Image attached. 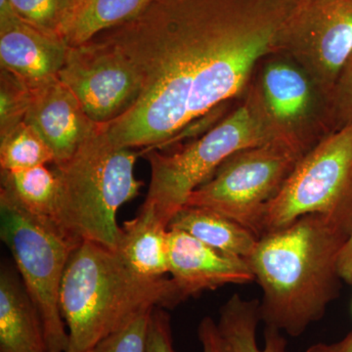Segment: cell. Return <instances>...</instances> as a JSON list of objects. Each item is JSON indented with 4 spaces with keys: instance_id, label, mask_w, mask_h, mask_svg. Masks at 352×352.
Wrapping results in <instances>:
<instances>
[{
    "instance_id": "cell-29",
    "label": "cell",
    "mask_w": 352,
    "mask_h": 352,
    "mask_svg": "<svg viewBox=\"0 0 352 352\" xmlns=\"http://www.w3.org/2000/svg\"><path fill=\"white\" fill-rule=\"evenodd\" d=\"M305 352H352V330L339 342L332 344L318 342L308 347Z\"/></svg>"
},
{
    "instance_id": "cell-20",
    "label": "cell",
    "mask_w": 352,
    "mask_h": 352,
    "mask_svg": "<svg viewBox=\"0 0 352 352\" xmlns=\"http://www.w3.org/2000/svg\"><path fill=\"white\" fill-rule=\"evenodd\" d=\"M266 98L271 112L282 120L300 117L307 108L308 85L305 76L287 65L270 67L264 76Z\"/></svg>"
},
{
    "instance_id": "cell-22",
    "label": "cell",
    "mask_w": 352,
    "mask_h": 352,
    "mask_svg": "<svg viewBox=\"0 0 352 352\" xmlns=\"http://www.w3.org/2000/svg\"><path fill=\"white\" fill-rule=\"evenodd\" d=\"M16 15L39 31L63 39L76 0H9ZM64 41V39H63Z\"/></svg>"
},
{
    "instance_id": "cell-6",
    "label": "cell",
    "mask_w": 352,
    "mask_h": 352,
    "mask_svg": "<svg viewBox=\"0 0 352 352\" xmlns=\"http://www.w3.org/2000/svg\"><path fill=\"white\" fill-rule=\"evenodd\" d=\"M268 134L251 109L241 107L201 138L171 154L140 150L151 178L142 206L152 208L166 226L190 195L208 182L229 157L267 144Z\"/></svg>"
},
{
    "instance_id": "cell-28",
    "label": "cell",
    "mask_w": 352,
    "mask_h": 352,
    "mask_svg": "<svg viewBox=\"0 0 352 352\" xmlns=\"http://www.w3.org/2000/svg\"><path fill=\"white\" fill-rule=\"evenodd\" d=\"M339 272L342 281L352 285V230L340 252Z\"/></svg>"
},
{
    "instance_id": "cell-16",
    "label": "cell",
    "mask_w": 352,
    "mask_h": 352,
    "mask_svg": "<svg viewBox=\"0 0 352 352\" xmlns=\"http://www.w3.org/2000/svg\"><path fill=\"white\" fill-rule=\"evenodd\" d=\"M189 234L219 251L249 259L259 238L247 227L210 208L185 205L168 226Z\"/></svg>"
},
{
    "instance_id": "cell-2",
    "label": "cell",
    "mask_w": 352,
    "mask_h": 352,
    "mask_svg": "<svg viewBox=\"0 0 352 352\" xmlns=\"http://www.w3.org/2000/svg\"><path fill=\"white\" fill-rule=\"evenodd\" d=\"M352 230V204L312 214L259 237L248 259L261 289L265 327L298 337L340 296V252Z\"/></svg>"
},
{
    "instance_id": "cell-17",
    "label": "cell",
    "mask_w": 352,
    "mask_h": 352,
    "mask_svg": "<svg viewBox=\"0 0 352 352\" xmlns=\"http://www.w3.org/2000/svg\"><path fill=\"white\" fill-rule=\"evenodd\" d=\"M261 321L259 300H248L234 294L220 308L217 325L233 352H288L282 332L270 327L264 331L265 344L259 349L256 331Z\"/></svg>"
},
{
    "instance_id": "cell-13",
    "label": "cell",
    "mask_w": 352,
    "mask_h": 352,
    "mask_svg": "<svg viewBox=\"0 0 352 352\" xmlns=\"http://www.w3.org/2000/svg\"><path fill=\"white\" fill-rule=\"evenodd\" d=\"M25 122L50 146L54 155L53 164L69 160L100 126L88 117L80 101L59 78L31 90Z\"/></svg>"
},
{
    "instance_id": "cell-18",
    "label": "cell",
    "mask_w": 352,
    "mask_h": 352,
    "mask_svg": "<svg viewBox=\"0 0 352 352\" xmlns=\"http://www.w3.org/2000/svg\"><path fill=\"white\" fill-rule=\"evenodd\" d=\"M152 0H76L63 39L68 47L82 45L102 32L124 24Z\"/></svg>"
},
{
    "instance_id": "cell-27",
    "label": "cell",
    "mask_w": 352,
    "mask_h": 352,
    "mask_svg": "<svg viewBox=\"0 0 352 352\" xmlns=\"http://www.w3.org/2000/svg\"><path fill=\"white\" fill-rule=\"evenodd\" d=\"M340 105L349 124L352 122V53L340 73Z\"/></svg>"
},
{
    "instance_id": "cell-10",
    "label": "cell",
    "mask_w": 352,
    "mask_h": 352,
    "mask_svg": "<svg viewBox=\"0 0 352 352\" xmlns=\"http://www.w3.org/2000/svg\"><path fill=\"white\" fill-rule=\"evenodd\" d=\"M283 43L311 52L322 73L337 78L352 53V0H298Z\"/></svg>"
},
{
    "instance_id": "cell-21",
    "label": "cell",
    "mask_w": 352,
    "mask_h": 352,
    "mask_svg": "<svg viewBox=\"0 0 352 352\" xmlns=\"http://www.w3.org/2000/svg\"><path fill=\"white\" fill-rule=\"evenodd\" d=\"M47 164H54V155L38 132L27 122L0 134L1 171L27 170Z\"/></svg>"
},
{
    "instance_id": "cell-25",
    "label": "cell",
    "mask_w": 352,
    "mask_h": 352,
    "mask_svg": "<svg viewBox=\"0 0 352 352\" xmlns=\"http://www.w3.org/2000/svg\"><path fill=\"white\" fill-rule=\"evenodd\" d=\"M145 352H175L170 317L164 308H154L150 314L146 333Z\"/></svg>"
},
{
    "instance_id": "cell-4",
    "label": "cell",
    "mask_w": 352,
    "mask_h": 352,
    "mask_svg": "<svg viewBox=\"0 0 352 352\" xmlns=\"http://www.w3.org/2000/svg\"><path fill=\"white\" fill-rule=\"evenodd\" d=\"M139 156L140 151L113 143L100 126L69 160L53 164L59 180L58 226L78 242L116 251L118 212L142 186L134 176Z\"/></svg>"
},
{
    "instance_id": "cell-5",
    "label": "cell",
    "mask_w": 352,
    "mask_h": 352,
    "mask_svg": "<svg viewBox=\"0 0 352 352\" xmlns=\"http://www.w3.org/2000/svg\"><path fill=\"white\" fill-rule=\"evenodd\" d=\"M0 238L43 319L48 352H67L69 335L60 309L65 270L78 242L55 220L32 214L0 190Z\"/></svg>"
},
{
    "instance_id": "cell-15",
    "label": "cell",
    "mask_w": 352,
    "mask_h": 352,
    "mask_svg": "<svg viewBox=\"0 0 352 352\" xmlns=\"http://www.w3.org/2000/svg\"><path fill=\"white\" fill-rule=\"evenodd\" d=\"M116 252L134 272L147 278L168 273V228L152 208L141 206L138 214L120 227Z\"/></svg>"
},
{
    "instance_id": "cell-23",
    "label": "cell",
    "mask_w": 352,
    "mask_h": 352,
    "mask_svg": "<svg viewBox=\"0 0 352 352\" xmlns=\"http://www.w3.org/2000/svg\"><path fill=\"white\" fill-rule=\"evenodd\" d=\"M31 90L12 74L0 71V134L25 122Z\"/></svg>"
},
{
    "instance_id": "cell-19",
    "label": "cell",
    "mask_w": 352,
    "mask_h": 352,
    "mask_svg": "<svg viewBox=\"0 0 352 352\" xmlns=\"http://www.w3.org/2000/svg\"><path fill=\"white\" fill-rule=\"evenodd\" d=\"M0 190L32 214L55 220L59 180L54 170L38 166L27 170L1 171Z\"/></svg>"
},
{
    "instance_id": "cell-9",
    "label": "cell",
    "mask_w": 352,
    "mask_h": 352,
    "mask_svg": "<svg viewBox=\"0 0 352 352\" xmlns=\"http://www.w3.org/2000/svg\"><path fill=\"white\" fill-rule=\"evenodd\" d=\"M58 78L99 126L122 117L142 90L140 76L131 60L116 44L101 36L69 47Z\"/></svg>"
},
{
    "instance_id": "cell-3",
    "label": "cell",
    "mask_w": 352,
    "mask_h": 352,
    "mask_svg": "<svg viewBox=\"0 0 352 352\" xmlns=\"http://www.w3.org/2000/svg\"><path fill=\"white\" fill-rule=\"evenodd\" d=\"M185 300L171 278L141 276L113 250L80 243L69 256L60 289L67 352H89L140 315L155 307L171 309Z\"/></svg>"
},
{
    "instance_id": "cell-14",
    "label": "cell",
    "mask_w": 352,
    "mask_h": 352,
    "mask_svg": "<svg viewBox=\"0 0 352 352\" xmlns=\"http://www.w3.org/2000/svg\"><path fill=\"white\" fill-rule=\"evenodd\" d=\"M0 352H48L38 308L6 263L0 271Z\"/></svg>"
},
{
    "instance_id": "cell-1",
    "label": "cell",
    "mask_w": 352,
    "mask_h": 352,
    "mask_svg": "<svg viewBox=\"0 0 352 352\" xmlns=\"http://www.w3.org/2000/svg\"><path fill=\"white\" fill-rule=\"evenodd\" d=\"M298 0H152L98 36L138 69L140 96L106 124L113 143L168 147L244 87L256 61L279 43Z\"/></svg>"
},
{
    "instance_id": "cell-11",
    "label": "cell",
    "mask_w": 352,
    "mask_h": 352,
    "mask_svg": "<svg viewBox=\"0 0 352 352\" xmlns=\"http://www.w3.org/2000/svg\"><path fill=\"white\" fill-rule=\"evenodd\" d=\"M68 48L63 39L20 19L9 0H0V65L30 90L58 78Z\"/></svg>"
},
{
    "instance_id": "cell-7",
    "label": "cell",
    "mask_w": 352,
    "mask_h": 352,
    "mask_svg": "<svg viewBox=\"0 0 352 352\" xmlns=\"http://www.w3.org/2000/svg\"><path fill=\"white\" fill-rule=\"evenodd\" d=\"M302 157L292 146L270 142L238 153L190 195L186 205L215 210L259 238L266 206Z\"/></svg>"
},
{
    "instance_id": "cell-12",
    "label": "cell",
    "mask_w": 352,
    "mask_h": 352,
    "mask_svg": "<svg viewBox=\"0 0 352 352\" xmlns=\"http://www.w3.org/2000/svg\"><path fill=\"white\" fill-rule=\"evenodd\" d=\"M168 273L186 300L226 285L256 281L248 259L214 249L177 229H168Z\"/></svg>"
},
{
    "instance_id": "cell-26",
    "label": "cell",
    "mask_w": 352,
    "mask_h": 352,
    "mask_svg": "<svg viewBox=\"0 0 352 352\" xmlns=\"http://www.w3.org/2000/svg\"><path fill=\"white\" fill-rule=\"evenodd\" d=\"M198 337L203 352H233L232 347L220 333L219 325L212 317L201 319L198 327Z\"/></svg>"
},
{
    "instance_id": "cell-24",
    "label": "cell",
    "mask_w": 352,
    "mask_h": 352,
    "mask_svg": "<svg viewBox=\"0 0 352 352\" xmlns=\"http://www.w3.org/2000/svg\"><path fill=\"white\" fill-rule=\"evenodd\" d=\"M151 311L140 315L122 330L101 340L89 352H145L146 333Z\"/></svg>"
},
{
    "instance_id": "cell-8",
    "label": "cell",
    "mask_w": 352,
    "mask_h": 352,
    "mask_svg": "<svg viewBox=\"0 0 352 352\" xmlns=\"http://www.w3.org/2000/svg\"><path fill=\"white\" fill-rule=\"evenodd\" d=\"M352 204V122L300 160L266 206L261 236L312 214H333Z\"/></svg>"
}]
</instances>
